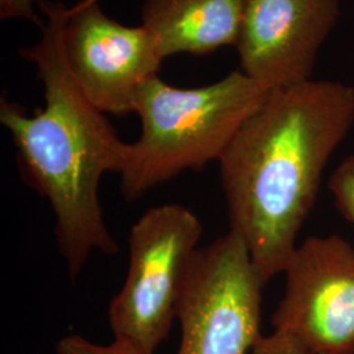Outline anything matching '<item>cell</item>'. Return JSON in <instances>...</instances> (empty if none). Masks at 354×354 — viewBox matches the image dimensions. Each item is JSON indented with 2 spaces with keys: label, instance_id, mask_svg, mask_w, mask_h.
Here are the masks:
<instances>
[{
  "label": "cell",
  "instance_id": "cell-1",
  "mask_svg": "<svg viewBox=\"0 0 354 354\" xmlns=\"http://www.w3.org/2000/svg\"><path fill=\"white\" fill-rule=\"evenodd\" d=\"M353 124V86L310 79L270 91L219 159L230 231L264 286L282 274L329 158Z\"/></svg>",
  "mask_w": 354,
  "mask_h": 354
},
{
  "label": "cell",
  "instance_id": "cell-2",
  "mask_svg": "<svg viewBox=\"0 0 354 354\" xmlns=\"http://www.w3.org/2000/svg\"><path fill=\"white\" fill-rule=\"evenodd\" d=\"M36 7L45 20L42 36L19 53L36 66L45 105L28 113L3 95L0 122L11 133L24 181L50 203L59 251L70 277L76 279L92 253L118 250L99 189L105 174L120 175L127 143L89 102L67 64L64 30L70 7L55 0H36Z\"/></svg>",
  "mask_w": 354,
  "mask_h": 354
},
{
  "label": "cell",
  "instance_id": "cell-3",
  "mask_svg": "<svg viewBox=\"0 0 354 354\" xmlns=\"http://www.w3.org/2000/svg\"><path fill=\"white\" fill-rule=\"evenodd\" d=\"M269 92L243 71L197 88L152 77L136 104L140 136L127 143L120 172L124 196L134 201L184 171L219 162Z\"/></svg>",
  "mask_w": 354,
  "mask_h": 354
},
{
  "label": "cell",
  "instance_id": "cell-4",
  "mask_svg": "<svg viewBox=\"0 0 354 354\" xmlns=\"http://www.w3.org/2000/svg\"><path fill=\"white\" fill-rule=\"evenodd\" d=\"M203 231L198 216L177 203L151 207L133 225L127 279L108 313L114 340L155 354L176 319Z\"/></svg>",
  "mask_w": 354,
  "mask_h": 354
},
{
  "label": "cell",
  "instance_id": "cell-5",
  "mask_svg": "<svg viewBox=\"0 0 354 354\" xmlns=\"http://www.w3.org/2000/svg\"><path fill=\"white\" fill-rule=\"evenodd\" d=\"M252 259L238 235L198 248L177 304L176 354H252L261 335V290Z\"/></svg>",
  "mask_w": 354,
  "mask_h": 354
},
{
  "label": "cell",
  "instance_id": "cell-6",
  "mask_svg": "<svg viewBox=\"0 0 354 354\" xmlns=\"http://www.w3.org/2000/svg\"><path fill=\"white\" fill-rule=\"evenodd\" d=\"M272 317L311 354H354V248L339 235L310 236L286 266Z\"/></svg>",
  "mask_w": 354,
  "mask_h": 354
},
{
  "label": "cell",
  "instance_id": "cell-7",
  "mask_svg": "<svg viewBox=\"0 0 354 354\" xmlns=\"http://www.w3.org/2000/svg\"><path fill=\"white\" fill-rule=\"evenodd\" d=\"M64 55L79 87L96 108L117 117L134 113L142 88L165 57L145 26L117 23L100 0H79L67 15Z\"/></svg>",
  "mask_w": 354,
  "mask_h": 354
},
{
  "label": "cell",
  "instance_id": "cell-8",
  "mask_svg": "<svg viewBox=\"0 0 354 354\" xmlns=\"http://www.w3.org/2000/svg\"><path fill=\"white\" fill-rule=\"evenodd\" d=\"M339 16V0H245L234 45L241 71L269 91L310 80Z\"/></svg>",
  "mask_w": 354,
  "mask_h": 354
},
{
  "label": "cell",
  "instance_id": "cell-9",
  "mask_svg": "<svg viewBox=\"0 0 354 354\" xmlns=\"http://www.w3.org/2000/svg\"><path fill=\"white\" fill-rule=\"evenodd\" d=\"M245 0H145L142 26L162 55H203L235 45Z\"/></svg>",
  "mask_w": 354,
  "mask_h": 354
},
{
  "label": "cell",
  "instance_id": "cell-10",
  "mask_svg": "<svg viewBox=\"0 0 354 354\" xmlns=\"http://www.w3.org/2000/svg\"><path fill=\"white\" fill-rule=\"evenodd\" d=\"M328 189L333 196L339 213L354 225V156L344 159L328 180Z\"/></svg>",
  "mask_w": 354,
  "mask_h": 354
},
{
  "label": "cell",
  "instance_id": "cell-11",
  "mask_svg": "<svg viewBox=\"0 0 354 354\" xmlns=\"http://www.w3.org/2000/svg\"><path fill=\"white\" fill-rule=\"evenodd\" d=\"M55 349L57 354H147L127 342L114 340L109 345H100L89 342L80 335L64 336L57 342Z\"/></svg>",
  "mask_w": 354,
  "mask_h": 354
},
{
  "label": "cell",
  "instance_id": "cell-12",
  "mask_svg": "<svg viewBox=\"0 0 354 354\" xmlns=\"http://www.w3.org/2000/svg\"><path fill=\"white\" fill-rule=\"evenodd\" d=\"M252 354H311L302 342L286 332L273 330L256 344Z\"/></svg>",
  "mask_w": 354,
  "mask_h": 354
},
{
  "label": "cell",
  "instance_id": "cell-13",
  "mask_svg": "<svg viewBox=\"0 0 354 354\" xmlns=\"http://www.w3.org/2000/svg\"><path fill=\"white\" fill-rule=\"evenodd\" d=\"M0 19L1 20H26L37 26H44V17L36 12V0H0Z\"/></svg>",
  "mask_w": 354,
  "mask_h": 354
}]
</instances>
